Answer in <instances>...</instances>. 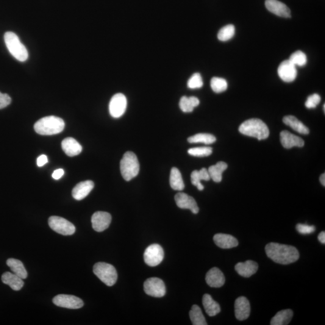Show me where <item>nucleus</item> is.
I'll list each match as a JSON object with an SVG mask.
<instances>
[{"instance_id": "obj_1", "label": "nucleus", "mask_w": 325, "mask_h": 325, "mask_svg": "<svg viewBox=\"0 0 325 325\" xmlns=\"http://www.w3.org/2000/svg\"><path fill=\"white\" fill-rule=\"evenodd\" d=\"M265 251L267 255L274 262L280 265H289L299 259V254L295 247L277 243L267 244Z\"/></svg>"}, {"instance_id": "obj_2", "label": "nucleus", "mask_w": 325, "mask_h": 325, "mask_svg": "<svg viewBox=\"0 0 325 325\" xmlns=\"http://www.w3.org/2000/svg\"><path fill=\"white\" fill-rule=\"evenodd\" d=\"M65 122L55 116H46L36 122L34 129L39 135L50 136L59 134L65 128Z\"/></svg>"}, {"instance_id": "obj_3", "label": "nucleus", "mask_w": 325, "mask_h": 325, "mask_svg": "<svg viewBox=\"0 0 325 325\" xmlns=\"http://www.w3.org/2000/svg\"><path fill=\"white\" fill-rule=\"evenodd\" d=\"M238 130L241 134L257 138L260 140L266 139L269 136L268 126L259 119H250L244 121L240 125Z\"/></svg>"}, {"instance_id": "obj_4", "label": "nucleus", "mask_w": 325, "mask_h": 325, "mask_svg": "<svg viewBox=\"0 0 325 325\" xmlns=\"http://www.w3.org/2000/svg\"><path fill=\"white\" fill-rule=\"evenodd\" d=\"M4 38L5 46L13 57L20 62H25L27 60L29 57L27 49L15 33L6 32Z\"/></svg>"}, {"instance_id": "obj_5", "label": "nucleus", "mask_w": 325, "mask_h": 325, "mask_svg": "<svg viewBox=\"0 0 325 325\" xmlns=\"http://www.w3.org/2000/svg\"><path fill=\"white\" fill-rule=\"evenodd\" d=\"M120 169L122 177L127 182L138 176L140 166L134 152L128 151L125 153L121 161Z\"/></svg>"}, {"instance_id": "obj_6", "label": "nucleus", "mask_w": 325, "mask_h": 325, "mask_svg": "<svg viewBox=\"0 0 325 325\" xmlns=\"http://www.w3.org/2000/svg\"><path fill=\"white\" fill-rule=\"evenodd\" d=\"M93 273L107 286H112L117 281L118 274L115 267L106 263L99 262L93 266Z\"/></svg>"}, {"instance_id": "obj_7", "label": "nucleus", "mask_w": 325, "mask_h": 325, "mask_svg": "<svg viewBox=\"0 0 325 325\" xmlns=\"http://www.w3.org/2000/svg\"><path fill=\"white\" fill-rule=\"evenodd\" d=\"M48 224L52 230L63 235H71L76 232V227L74 224L62 217H50Z\"/></svg>"}, {"instance_id": "obj_8", "label": "nucleus", "mask_w": 325, "mask_h": 325, "mask_svg": "<svg viewBox=\"0 0 325 325\" xmlns=\"http://www.w3.org/2000/svg\"><path fill=\"white\" fill-rule=\"evenodd\" d=\"M144 290L148 295L154 298H162L166 294V286L158 278H151L144 283Z\"/></svg>"}, {"instance_id": "obj_9", "label": "nucleus", "mask_w": 325, "mask_h": 325, "mask_svg": "<svg viewBox=\"0 0 325 325\" xmlns=\"http://www.w3.org/2000/svg\"><path fill=\"white\" fill-rule=\"evenodd\" d=\"M143 257L147 265L152 267L158 266L163 260V249L159 244H151L146 249Z\"/></svg>"}, {"instance_id": "obj_10", "label": "nucleus", "mask_w": 325, "mask_h": 325, "mask_svg": "<svg viewBox=\"0 0 325 325\" xmlns=\"http://www.w3.org/2000/svg\"><path fill=\"white\" fill-rule=\"evenodd\" d=\"M127 106V99L122 93H117L111 99L109 103V112L113 118L121 117L126 112Z\"/></svg>"}, {"instance_id": "obj_11", "label": "nucleus", "mask_w": 325, "mask_h": 325, "mask_svg": "<svg viewBox=\"0 0 325 325\" xmlns=\"http://www.w3.org/2000/svg\"><path fill=\"white\" fill-rule=\"evenodd\" d=\"M52 302L58 307L69 309H79L84 305V302L81 299L69 294H59L55 296Z\"/></svg>"}, {"instance_id": "obj_12", "label": "nucleus", "mask_w": 325, "mask_h": 325, "mask_svg": "<svg viewBox=\"0 0 325 325\" xmlns=\"http://www.w3.org/2000/svg\"><path fill=\"white\" fill-rule=\"evenodd\" d=\"M278 74L282 81L290 83L296 79L298 72L296 66L290 60H286L280 64L278 69Z\"/></svg>"}, {"instance_id": "obj_13", "label": "nucleus", "mask_w": 325, "mask_h": 325, "mask_svg": "<svg viewBox=\"0 0 325 325\" xmlns=\"http://www.w3.org/2000/svg\"><path fill=\"white\" fill-rule=\"evenodd\" d=\"M91 221L93 230L97 232H102L109 227L112 216L107 212H97L92 216Z\"/></svg>"}, {"instance_id": "obj_14", "label": "nucleus", "mask_w": 325, "mask_h": 325, "mask_svg": "<svg viewBox=\"0 0 325 325\" xmlns=\"http://www.w3.org/2000/svg\"><path fill=\"white\" fill-rule=\"evenodd\" d=\"M177 206L182 209H189L193 214L199 212V207L195 200L187 194L183 192L177 193L175 196Z\"/></svg>"}, {"instance_id": "obj_15", "label": "nucleus", "mask_w": 325, "mask_h": 325, "mask_svg": "<svg viewBox=\"0 0 325 325\" xmlns=\"http://www.w3.org/2000/svg\"><path fill=\"white\" fill-rule=\"evenodd\" d=\"M265 5L269 12L280 17L290 18V10L283 2L279 0H266Z\"/></svg>"}, {"instance_id": "obj_16", "label": "nucleus", "mask_w": 325, "mask_h": 325, "mask_svg": "<svg viewBox=\"0 0 325 325\" xmlns=\"http://www.w3.org/2000/svg\"><path fill=\"white\" fill-rule=\"evenodd\" d=\"M234 307L235 316L238 321H244L249 318L251 313V306L245 297L241 296L236 299Z\"/></svg>"}, {"instance_id": "obj_17", "label": "nucleus", "mask_w": 325, "mask_h": 325, "mask_svg": "<svg viewBox=\"0 0 325 325\" xmlns=\"http://www.w3.org/2000/svg\"><path fill=\"white\" fill-rule=\"evenodd\" d=\"M205 280L210 287L220 288L224 285L226 278L220 269L213 268L207 272Z\"/></svg>"}, {"instance_id": "obj_18", "label": "nucleus", "mask_w": 325, "mask_h": 325, "mask_svg": "<svg viewBox=\"0 0 325 325\" xmlns=\"http://www.w3.org/2000/svg\"><path fill=\"white\" fill-rule=\"evenodd\" d=\"M280 140L283 147L286 149H290L294 146H304V141L302 139L291 134L288 131H282L280 133Z\"/></svg>"}, {"instance_id": "obj_19", "label": "nucleus", "mask_w": 325, "mask_h": 325, "mask_svg": "<svg viewBox=\"0 0 325 325\" xmlns=\"http://www.w3.org/2000/svg\"><path fill=\"white\" fill-rule=\"evenodd\" d=\"M93 187L94 183L92 181L88 180L80 183L75 186L72 190V196L77 201H80L85 198L91 193Z\"/></svg>"}, {"instance_id": "obj_20", "label": "nucleus", "mask_w": 325, "mask_h": 325, "mask_svg": "<svg viewBox=\"0 0 325 325\" xmlns=\"http://www.w3.org/2000/svg\"><path fill=\"white\" fill-rule=\"evenodd\" d=\"M258 265L256 262L252 260H248L244 263H238L235 266L236 272L239 276L249 278L256 273Z\"/></svg>"}, {"instance_id": "obj_21", "label": "nucleus", "mask_w": 325, "mask_h": 325, "mask_svg": "<svg viewBox=\"0 0 325 325\" xmlns=\"http://www.w3.org/2000/svg\"><path fill=\"white\" fill-rule=\"evenodd\" d=\"M62 148L65 153L69 157L76 156L82 151L81 144L72 138H66L62 141Z\"/></svg>"}, {"instance_id": "obj_22", "label": "nucleus", "mask_w": 325, "mask_h": 325, "mask_svg": "<svg viewBox=\"0 0 325 325\" xmlns=\"http://www.w3.org/2000/svg\"><path fill=\"white\" fill-rule=\"evenodd\" d=\"M214 241L222 249H231L237 247L238 240L233 236L226 234H217L214 236Z\"/></svg>"}, {"instance_id": "obj_23", "label": "nucleus", "mask_w": 325, "mask_h": 325, "mask_svg": "<svg viewBox=\"0 0 325 325\" xmlns=\"http://www.w3.org/2000/svg\"><path fill=\"white\" fill-rule=\"evenodd\" d=\"M1 280L2 282L9 285L10 288L15 291L20 290L24 284L23 279L15 274L9 272H5L2 275Z\"/></svg>"}, {"instance_id": "obj_24", "label": "nucleus", "mask_w": 325, "mask_h": 325, "mask_svg": "<svg viewBox=\"0 0 325 325\" xmlns=\"http://www.w3.org/2000/svg\"><path fill=\"white\" fill-rule=\"evenodd\" d=\"M202 304H203L205 312L210 317L215 316L221 312L220 305L218 302L214 301L210 294H204L202 298Z\"/></svg>"}, {"instance_id": "obj_25", "label": "nucleus", "mask_w": 325, "mask_h": 325, "mask_svg": "<svg viewBox=\"0 0 325 325\" xmlns=\"http://www.w3.org/2000/svg\"><path fill=\"white\" fill-rule=\"evenodd\" d=\"M283 122L299 133L302 135L309 134V129L298 119L293 116H287L283 118Z\"/></svg>"}, {"instance_id": "obj_26", "label": "nucleus", "mask_w": 325, "mask_h": 325, "mask_svg": "<svg viewBox=\"0 0 325 325\" xmlns=\"http://www.w3.org/2000/svg\"><path fill=\"white\" fill-rule=\"evenodd\" d=\"M210 177L207 169L202 168L200 171H194L191 172V182L192 185L195 186L200 191L204 190V186L201 184V181H209Z\"/></svg>"}, {"instance_id": "obj_27", "label": "nucleus", "mask_w": 325, "mask_h": 325, "mask_svg": "<svg viewBox=\"0 0 325 325\" xmlns=\"http://www.w3.org/2000/svg\"><path fill=\"white\" fill-rule=\"evenodd\" d=\"M7 265L9 267L14 274L24 279H27V272L20 260L15 258H9L7 260Z\"/></svg>"}, {"instance_id": "obj_28", "label": "nucleus", "mask_w": 325, "mask_h": 325, "mask_svg": "<svg viewBox=\"0 0 325 325\" xmlns=\"http://www.w3.org/2000/svg\"><path fill=\"white\" fill-rule=\"evenodd\" d=\"M293 316L292 310L290 309L280 311L272 319L271 325H286L290 323Z\"/></svg>"}, {"instance_id": "obj_29", "label": "nucleus", "mask_w": 325, "mask_h": 325, "mask_svg": "<svg viewBox=\"0 0 325 325\" xmlns=\"http://www.w3.org/2000/svg\"><path fill=\"white\" fill-rule=\"evenodd\" d=\"M227 168V164L224 162H219L215 165L211 166L208 169L210 179L216 183H220L222 180V174Z\"/></svg>"}, {"instance_id": "obj_30", "label": "nucleus", "mask_w": 325, "mask_h": 325, "mask_svg": "<svg viewBox=\"0 0 325 325\" xmlns=\"http://www.w3.org/2000/svg\"><path fill=\"white\" fill-rule=\"evenodd\" d=\"M199 100L195 96H183L180 101V109L185 113L193 112L194 107L198 106Z\"/></svg>"}, {"instance_id": "obj_31", "label": "nucleus", "mask_w": 325, "mask_h": 325, "mask_svg": "<svg viewBox=\"0 0 325 325\" xmlns=\"http://www.w3.org/2000/svg\"><path fill=\"white\" fill-rule=\"evenodd\" d=\"M170 185L175 190L182 191L184 189L185 185L183 182L182 174L177 168H172L170 175Z\"/></svg>"}, {"instance_id": "obj_32", "label": "nucleus", "mask_w": 325, "mask_h": 325, "mask_svg": "<svg viewBox=\"0 0 325 325\" xmlns=\"http://www.w3.org/2000/svg\"><path fill=\"white\" fill-rule=\"evenodd\" d=\"M190 318L193 325H207L205 317L201 308L197 305H193L189 313Z\"/></svg>"}, {"instance_id": "obj_33", "label": "nucleus", "mask_w": 325, "mask_h": 325, "mask_svg": "<svg viewBox=\"0 0 325 325\" xmlns=\"http://www.w3.org/2000/svg\"><path fill=\"white\" fill-rule=\"evenodd\" d=\"M216 139L212 135L208 133H199L188 138L187 141L190 143H202L206 144H212L215 142Z\"/></svg>"}, {"instance_id": "obj_34", "label": "nucleus", "mask_w": 325, "mask_h": 325, "mask_svg": "<svg viewBox=\"0 0 325 325\" xmlns=\"http://www.w3.org/2000/svg\"><path fill=\"white\" fill-rule=\"evenodd\" d=\"M235 31V27L232 24L222 27L218 34L219 40L223 42L230 40L234 37Z\"/></svg>"}, {"instance_id": "obj_35", "label": "nucleus", "mask_w": 325, "mask_h": 325, "mask_svg": "<svg viewBox=\"0 0 325 325\" xmlns=\"http://www.w3.org/2000/svg\"><path fill=\"white\" fill-rule=\"evenodd\" d=\"M211 88L216 93H221L226 91L228 88V83L226 80L220 77H213L211 80Z\"/></svg>"}, {"instance_id": "obj_36", "label": "nucleus", "mask_w": 325, "mask_h": 325, "mask_svg": "<svg viewBox=\"0 0 325 325\" xmlns=\"http://www.w3.org/2000/svg\"><path fill=\"white\" fill-rule=\"evenodd\" d=\"M289 60L295 66H304L307 63V57L304 52L298 50L291 55Z\"/></svg>"}, {"instance_id": "obj_37", "label": "nucleus", "mask_w": 325, "mask_h": 325, "mask_svg": "<svg viewBox=\"0 0 325 325\" xmlns=\"http://www.w3.org/2000/svg\"><path fill=\"white\" fill-rule=\"evenodd\" d=\"M213 149L210 147H198L188 150V153L192 156L204 157L209 156L212 154Z\"/></svg>"}, {"instance_id": "obj_38", "label": "nucleus", "mask_w": 325, "mask_h": 325, "mask_svg": "<svg viewBox=\"0 0 325 325\" xmlns=\"http://www.w3.org/2000/svg\"><path fill=\"white\" fill-rule=\"evenodd\" d=\"M187 86L191 90L202 88L203 86V81H202L201 74L199 73L194 74L188 80Z\"/></svg>"}, {"instance_id": "obj_39", "label": "nucleus", "mask_w": 325, "mask_h": 325, "mask_svg": "<svg viewBox=\"0 0 325 325\" xmlns=\"http://www.w3.org/2000/svg\"><path fill=\"white\" fill-rule=\"evenodd\" d=\"M321 101L320 95L315 93L308 97L307 101L305 102V106L308 108H315Z\"/></svg>"}, {"instance_id": "obj_40", "label": "nucleus", "mask_w": 325, "mask_h": 325, "mask_svg": "<svg viewBox=\"0 0 325 325\" xmlns=\"http://www.w3.org/2000/svg\"><path fill=\"white\" fill-rule=\"evenodd\" d=\"M296 230L302 234H310L315 232V226H310L308 225L299 224L296 226Z\"/></svg>"}, {"instance_id": "obj_41", "label": "nucleus", "mask_w": 325, "mask_h": 325, "mask_svg": "<svg viewBox=\"0 0 325 325\" xmlns=\"http://www.w3.org/2000/svg\"><path fill=\"white\" fill-rule=\"evenodd\" d=\"M12 99L7 94L0 93V109L6 107L11 103Z\"/></svg>"}, {"instance_id": "obj_42", "label": "nucleus", "mask_w": 325, "mask_h": 325, "mask_svg": "<svg viewBox=\"0 0 325 325\" xmlns=\"http://www.w3.org/2000/svg\"><path fill=\"white\" fill-rule=\"evenodd\" d=\"M48 163V158L46 155H41L37 159V165L39 167H42Z\"/></svg>"}, {"instance_id": "obj_43", "label": "nucleus", "mask_w": 325, "mask_h": 325, "mask_svg": "<svg viewBox=\"0 0 325 325\" xmlns=\"http://www.w3.org/2000/svg\"><path fill=\"white\" fill-rule=\"evenodd\" d=\"M64 174H65V172H64L63 169H59L54 171L53 174L52 175V177L55 180H59L62 177Z\"/></svg>"}, {"instance_id": "obj_44", "label": "nucleus", "mask_w": 325, "mask_h": 325, "mask_svg": "<svg viewBox=\"0 0 325 325\" xmlns=\"http://www.w3.org/2000/svg\"><path fill=\"white\" fill-rule=\"evenodd\" d=\"M318 239L322 243H325V232H322L318 235Z\"/></svg>"}, {"instance_id": "obj_45", "label": "nucleus", "mask_w": 325, "mask_h": 325, "mask_svg": "<svg viewBox=\"0 0 325 325\" xmlns=\"http://www.w3.org/2000/svg\"><path fill=\"white\" fill-rule=\"evenodd\" d=\"M320 181L322 183V185L324 186H325V174H323L321 175L320 177Z\"/></svg>"}]
</instances>
